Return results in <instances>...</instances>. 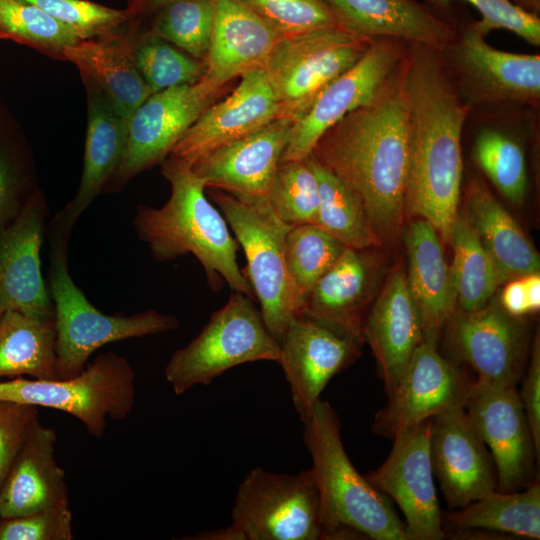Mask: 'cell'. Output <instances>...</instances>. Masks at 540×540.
Returning a JSON list of instances; mask_svg holds the SVG:
<instances>
[{"mask_svg":"<svg viewBox=\"0 0 540 540\" xmlns=\"http://www.w3.org/2000/svg\"><path fill=\"white\" fill-rule=\"evenodd\" d=\"M403 84L409 121L405 213L429 221L449 243L459 212L461 137L469 109L439 49L409 45Z\"/></svg>","mask_w":540,"mask_h":540,"instance_id":"1","label":"cell"},{"mask_svg":"<svg viewBox=\"0 0 540 540\" xmlns=\"http://www.w3.org/2000/svg\"><path fill=\"white\" fill-rule=\"evenodd\" d=\"M403 64L370 103L329 128L310 154L359 197L382 243L397 236L405 215L409 121Z\"/></svg>","mask_w":540,"mask_h":540,"instance_id":"2","label":"cell"},{"mask_svg":"<svg viewBox=\"0 0 540 540\" xmlns=\"http://www.w3.org/2000/svg\"><path fill=\"white\" fill-rule=\"evenodd\" d=\"M161 169L171 187L170 197L160 208L138 206L133 225L139 238L158 262L192 254L213 290L226 282L232 291L252 297L237 263L238 243L220 210L207 198L205 184L190 167L169 157L161 162Z\"/></svg>","mask_w":540,"mask_h":540,"instance_id":"3","label":"cell"},{"mask_svg":"<svg viewBox=\"0 0 540 540\" xmlns=\"http://www.w3.org/2000/svg\"><path fill=\"white\" fill-rule=\"evenodd\" d=\"M302 423L320 499L324 539L364 535L375 540H407L405 523L389 499L350 461L339 418L330 403L318 400Z\"/></svg>","mask_w":540,"mask_h":540,"instance_id":"4","label":"cell"},{"mask_svg":"<svg viewBox=\"0 0 540 540\" xmlns=\"http://www.w3.org/2000/svg\"><path fill=\"white\" fill-rule=\"evenodd\" d=\"M48 273L54 307L58 379L78 375L89 357L104 345L164 333L179 326L177 317L156 310L130 316L107 315L95 308L74 283L68 268L71 231L51 225Z\"/></svg>","mask_w":540,"mask_h":540,"instance_id":"5","label":"cell"},{"mask_svg":"<svg viewBox=\"0 0 540 540\" xmlns=\"http://www.w3.org/2000/svg\"><path fill=\"white\" fill-rule=\"evenodd\" d=\"M209 195L244 250L247 267L243 273L259 301L266 328L280 343L304 303L285 261V237L292 225L274 213L267 199H244L214 188Z\"/></svg>","mask_w":540,"mask_h":540,"instance_id":"6","label":"cell"},{"mask_svg":"<svg viewBox=\"0 0 540 540\" xmlns=\"http://www.w3.org/2000/svg\"><path fill=\"white\" fill-rule=\"evenodd\" d=\"M251 298L233 291L199 334L172 354L164 373L175 394H184L196 385H209L227 370L244 363L278 362L280 345Z\"/></svg>","mask_w":540,"mask_h":540,"instance_id":"7","label":"cell"},{"mask_svg":"<svg viewBox=\"0 0 540 540\" xmlns=\"http://www.w3.org/2000/svg\"><path fill=\"white\" fill-rule=\"evenodd\" d=\"M135 372L123 356L102 353L76 376L0 382V401L45 407L77 418L94 437H101L107 419L123 420L135 402Z\"/></svg>","mask_w":540,"mask_h":540,"instance_id":"8","label":"cell"},{"mask_svg":"<svg viewBox=\"0 0 540 540\" xmlns=\"http://www.w3.org/2000/svg\"><path fill=\"white\" fill-rule=\"evenodd\" d=\"M488 34L473 21L439 50L462 101L469 110L538 104L540 56L494 48Z\"/></svg>","mask_w":540,"mask_h":540,"instance_id":"9","label":"cell"},{"mask_svg":"<svg viewBox=\"0 0 540 540\" xmlns=\"http://www.w3.org/2000/svg\"><path fill=\"white\" fill-rule=\"evenodd\" d=\"M371 40L338 26L281 37L261 67L279 117H302L321 92L359 60Z\"/></svg>","mask_w":540,"mask_h":540,"instance_id":"10","label":"cell"},{"mask_svg":"<svg viewBox=\"0 0 540 540\" xmlns=\"http://www.w3.org/2000/svg\"><path fill=\"white\" fill-rule=\"evenodd\" d=\"M231 516L238 540L324 539L311 469L287 474L255 467L238 486Z\"/></svg>","mask_w":540,"mask_h":540,"instance_id":"11","label":"cell"},{"mask_svg":"<svg viewBox=\"0 0 540 540\" xmlns=\"http://www.w3.org/2000/svg\"><path fill=\"white\" fill-rule=\"evenodd\" d=\"M226 86L205 75L194 84L151 94L129 120L121 162L104 192L122 190L133 177L167 158Z\"/></svg>","mask_w":540,"mask_h":540,"instance_id":"12","label":"cell"},{"mask_svg":"<svg viewBox=\"0 0 540 540\" xmlns=\"http://www.w3.org/2000/svg\"><path fill=\"white\" fill-rule=\"evenodd\" d=\"M408 47L398 39H372L359 60L334 79L306 113L294 121L280 162L306 159L329 128L370 103L398 72Z\"/></svg>","mask_w":540,"mask_h":540,"instance_id":"13","label":"cell"},{"mask_svg":"<svg viewBox=\"0 0 540 540\" xmlns=\"http://www.w3.org/2000/svg\"><path fill=\"white\" fill-rule=\"evenodd\" d=\"M464 409L491 451L496 490L514 492L535 482L539 456L516 387L476 379L468 384Z\"/></svg>","mask_w":540,"mask_h":540,"instance_id":"14","label":"cell"},{"mask_svg":"<svg viewBox=\"0 0 540 540\" xmlns=\"http://www.w3.org/2000/svg\"><path fill=\"white\" fill-rule=\"evenodd\" d=\"M431 423L429 418L395 434L387 459L365 475L401 509L407 540L446 537L430 458Z\"/></svg>","mask_w":540,"mask_h":540,"instance_id":"15","label":"cell"},{"mask_svg":"<svg viewBox=\"0 0 540 540\" xmlns=\"http://www.w3.org/2000/svg\"><path fill=\"white\" fill-rule=\"evenodd\" d=\"M444 329L452 355L468 364L477 379L512 387L520 382L528 358L526 327L498 300L474 311L455 310Z\"/></svg>","mask_w":540,"mask_h":540,"instance_id":"16","label":"cell"},{"mask_svg":"<svg viewBox=\"0 0 540 540\" xmlns=\"http://www.w3.org/2000/svg\"><path fill=\"white\" fill-rule=\"evenodd\" d=\"M468 384L459 367L442 356L436 344L423 340L387 395V403L375 414L373 433L392 438L446 409L464 406Z\"/></svg>","mask_w":540,"mask_h":540,"instance_id":"17","label":"cell"},{"mask_svg":"<svg viewBox=\"0 0 540 540\" xmlns=\"http://www.w3.org/2000/svg\"><path fill=\"white\" fill-rule=\"evenodd\" d=\"M47 204L40 191L31 194L0 234V309L54 319V307L41 272Z\"/></svg>","mask_w":540,"mask_h":540,"instance_id":"18","label":"cell"},{"mask_svg":"<svg viewBox=\"0 0 540 540\" xmlns=\"http://www.w3.org/2000/svg\"><path fill=\"white\" fill-rule=\"evenodd\" d=\"M239 78L231 93L212 104L185 132L170 152V159L191 168L203 156L279 117L276 98L262 68Z\"/></svg>","mask_w":540,"mask_h":540,"instance_id":"19","label":"cell"},{"mask_svg":"<svg viewBox=\"0 0 540 540\" xmlns=\"http://www.w3.org/2000/svg\"><path fill=\"white\" fill-rule=\"evenodd\" d=\"M430 458L447 504L462 508L496 490L493 459L464 406L432 417Z\"/></svg>","mask_w":540,"mask_h":540,"instance_id":"20","label":"cell"},{"mask_svg":"<svg viewBox=\"0 0 540 540\" xmlns=\"http://www.w3.org/2000/svg\"><path fill=\"white\" fill-rule=\"evenodd\" d=\"M277 363L289 383L295 411L304 421L329 381L353 364L361 344L304 316L289 323Z\"/></svg>","mask_w":540,"mask_h":540,"instance_id":"21","label":"cell"},{"mask_svg":"<svg viewBox=\"0 0 540 540\" xmlns=\"http://www.w3.org/2000/svg\"><path fill=\"white\" fill-rule=\"evenodd\" d=\"M294 120L278 117L197 160L191 170L205 184L244 199H267Z\"/></svg>","mask_w":540,"mask_h":540,"instance_id":"22","label":"cell"},{"mask_svg":"<svg viewBox=\"0 0 540 540\" xmlns=\"http://www.w3.org/2000/svg\"><path fill=\"white\" fill-rule=\"evenodd\" d=\"M379 275V261L370 249L346 247L307 293L300 315L362 344L365 310Z\"/></svg>","mask_w":540,"mask_h":540,"instance_id":"23","label":"cell"},{"mask_svg":"<svg viewBox=\"0 0 540 540\" xmlns=\"http://www.w3.org/2000/svg\"><path fill=\"white\" fill-rule=\"evenodd\" d=\"M362 339L371 348L388 395L424 340L421 314L402 268L389 277L368 311Z\"/></svg>","mask_w":540,"mask_h":540,"instance_id":"24","label":"cell"},{"mask_svg":"<svg viewBox=\"0 0 540 540\" xmlns=\"http://www.w3.org/2000/svg\"><path fill=\"white\" fill-rule=\"evenodd\" d=\"M337 26L366 39L393 38L409 45L441 49L455 26L431 5L418 0H321Z\"/></svg>","mask_w":540,"mask_h":540,"instance_id":"25","label":"cell"},{"mask_svg":"<svg viewBox=\"0 0 540 540\" xmlns=\"http://www.w3.org/2000/svg\"><path fill=\"white\" fill-rule=\"evenodd\" d=\"M56 433L36 418L0 490V519L24 516L69 501L55 458Z\"/></svg>","mask_w":540,"mask_h":540,"instance_id":"26","label":"cell"},{"mask_svg":"<svg viewBox=\"0 0 540 540\" xmlns=\"http://www.w3.org/2000/svg\"><path fill=\"white\" fill-rule=\"evenodd\" d=\"M88 97V123L83 170L74 198L51 223L72 228L115 174L126 144L128 123L94 83L84 80Z\"/></svg>","mask_w":540,"mask_h":540,"instance_id":"27","label":"cell"},{"mask_svg":"<svg viewBox=\"0 0 540 540\" xmlns=\"http://www.w3.org/2000/svg\"><path fill=\"white\" fill-rule=\"evenodd\" d=\"M440 238L436 228L422 218L412 221L404 233L408 286L421 314L424 340L436 345L457 306Z\"/></svg>","mask_w":540,"mask_h":540,"instance_id":"28","label":"cell"},{"mask_svg":"<svg viewBox=\"0 0 540 540\" xmlns=\"http://www.w3.org/2000/svg\"><path fill=\"white\" fill-rule=\"evenodd\" d=\"M281 35L243 0H214L206 76L222 85L261 68Z\"/></svg>","mask_w":540,"mask_h":540,"instance_id":"29","label":"cell"},{"mask_svg":"<svg viewBox=\"0 0 540 540\" xmlns=\"http://www.w3.org/2000/svg\"><path fill=\"white\" fill-rule=\"evenodd\" d=\"M63 55L77 66L83 80L100 88L127 123L153 94L131 58L127 34L81 40L67 46Z\"/></svg>","mask_w":540,"mask_h":540,"instance_id":"30","label":"cell"},{"mask_svg":"<svg viewBox=\"0 0 540 540\" xmlns=\"http://www.w3.org/2000/svg\"><path fill=\"white\" fill-rule=\"evenodd\" d=\"M466 196L469 222L503 282L539 272L540 259L534 245L488 188L473 179Z\"/></svg>","mask_w":540,"mask_h":540,"instance_id":"31","label":"cell"},{"mask_svg":"<svg viewBox=\"0 0 540 540\" xmlns=\"http://www.w3.org/2000/svg\"><path fill=\"white\" fill-rule=\"evenodd\" d=\"M58 379L54 319L4 311L0 319V377Z\"/></svg>","mask_w":540,"mask_h":540,"instance_id":"32","label":"cell"},{"mask_svg":"<svg viewBox=\"0 0 540 540\" xmlns=\"http://www.w3.org/2000/svg\"><path fill=\"white\" fill-rule=\"evenodd\" d=\"M452 529H487L529 539L540 538V486L538 480L514 491L494 490L446 515Z\"/></svg>","mask_w":540,"mask_h":540,"instance_id":"33","label":"cell"},{"mask_svg":"<svg viewBox=\"0 0 540 540\" xmlns=\"http://www.w3.org/2000/svg\"><path fill=\"white\" fill-rule=\"evenodd\" d=\"M449 243L453 248L450 265L458 309L474 311L485 306L504 282L480 242L466 211L458 212Z\"/></svg>","mask_w":540,"mask_h":540,"instance_id":"34","label":"cell"},{"mask_svg":"<svg viewBox=\"0 0 540 540\" xmlns=\"http://www.w3.org/2000/svg\"><path fill=\"white\" fill-rule=\"evenodd\" d=\"M319 188L317 223L345 247L370 249L382 245L359 197L312 155L306 159Z\"/></svg>","mask_w":540,"mask_h":540,"instance_id":"35","label":"cell"},{"mask_svg":"<svg viewBox=\"0 0 540 540\" xmlns=\"http://www.w3.org/2000/svg\"><path fill=\"white\" fill-rule=\"evenodd\" d=\"M138 24V21H132L131 29L127 33L129 52L153 93L194 84L205 76V61L180 52L167 41L148 32L138 35Z\"/></svg>","mask_w":540,"mask_h":540,"instance_id":"36","label":"cell"},{"mask_svg":"<svg viewBox=\"0 0 540 540\" xmlns=\"http://www.w3.org/2000/svg\"><path fill=\"white\" fill-rule=\"evenodd\" d=\"M0 38L61 60L67 46L82 40L70 27L21 0H0Z\"/></svg>","mask_w":540,"mask_h":540,"instance_id":"37","label":"cell"},{"mask_svg":"<svg viewBox=\"0 0 540 540\" xmlns=\"http://www.w3.org/2000/svg\"><path fill=\"white\" fill-rule=\"evenodd\" d=\"M473 157L503 197L514 205L524 202L528 183L526 159L513 137L497 129L483 128L476 135Z\"/></svg>","mask_w":540,"mask_h":540,"instance_id":"38","label":"cell"},{"mask_svg":"<svg viewBox=\"0 0 540 540\" xmlns=\"http://www.w3.org/2000/svg\"><path fill=\"white\" fill-rule=\"evenodd\" d=\"M345 248L318 224L306 223L290 227L285 237V261L292 283L303 300Z\"/></svg>","mask_w":540,"mask_h":540,"instance_id":"39","label":"cell"},{"mask_svg":"<svg viewBox=\"0 0 540 540\" xmlns=\"http://www.w3.org/2000/svg\"><path fill=\"white\" fill-rule=\"evenodd\" d=\"M214 21V0H178L155 13L149 34L205 61Z\"/></svg>","mask_w":540,"mask_h":540,"instance_id":"40","label":"cell"},{"mask_svg":"<svg viewBox=\"0 0 540 540\" xmlns=\"http://www.w3.org/2000/svg\"><path fill=\"white\" fill-rule=\"evenodd\" d=\"M267 201L274 213L289 225L317 223L318 182L305 159L279 163Z\"/></svg>","mask_w":540,"mask_h":540,"instance_id":"41","label":"cell"},{"mask_svg":"<svg viewBox=\"0 0 540 540\" xmlns=\"http://www.w3.org/2000/svg\"><path fill=\"white\" fill-rule=\"evenodd\" d=\"M73 29L82 40L111 37L132 22L126 9H114L88 0H21Z\"/></svg>","mask_w":540,"mask_h":540,"instance_id":"42","label":"cell"},{"mask_svg":"<svg viewBox=\"0 0 540 540\" xmlns=\"http://www.w3.org/2000/svg\"><path fill=\"white\" fill-rule=\"evenodd\" d=\"M281 37L337 26L321 0H243Z\"/></svg>","mask_w":540,"mask_h":540,"instance_id":"43","label":"cell"},{"mask_svg":"<svg viewBox=\"0 0 540 540\" xmlns=\"http://www.w3.org/2000/svg\"><path fill=\"white\" fill-rule=\"evenodd\" d=\"M72 513L69 501L33 513L0 519V540H71Z\"/></svg>","mask_w":540,"mask_h":540,"instance_id":"44","label":"cell"},{"mask_svg":"<svg viewBox=\"0 0 540 540\" xmlns=\"http://www.w3.org/2000/svg\"><path fill=\"white\" fill-rule=\"evenodd\" d=\"M453 0H425L437 9H448ZM481 14L480 23L489 32L505 29L515 33L533 46L540 45V19L509 0H463Z\"/></svg>","mask_w":540,"mask_h":540,"instance_id":"45","label":"cell"},{"mask_svg":"<svg viewBox=\"0 0 540 540\" xmlns=\"http://www.w3.org/2000/svg\"><path fill=\"white\" fill-rule=\"evenodd\" d=\"M36 418V406L0 401V490Z\"/></svg>","mask_w":540,"mask_h":540,"instance_id":"46","label":"cell"},{"mask_svg":"<svg viewBox=\"0 0 540 540\" xmlns=\"http://www.w3.org/2000/svg\"><path fill=\"white\" fill-rule=\"evenodd\" d=\"M521 391L519 394L537 455L540 457V340L535 335L529 364L521 378Z\"/></svg>","mask_w":540,"mask_h":540,"instance_id":"47","label":"cell"},{"mask_svg":"<svg viewBox=\"0 0 540 540\" xmlns=\"http://www.w3.org/2000/svg\"><path fill=\"white\" fill-rule=\"evenodd\" d=\"M498 299L501 307L511 316L520 318L540 308L539 272L511 279Z\"/></svg>","mask_w":540,"mask_h":540,"instance_id":"48","label":"cell"},{"mask_svg":"<svg viewBox=\"0 0 540 540\" xmlns=\"http://www.w3.org/2000/svg\"><path fill=\"white\" fill-rule=\"evenodd\" d=\"M25 202L19 199L18 180L0 150V234L18 215Z\"/></svg>","mask_w":540,"mask_h":540,"instance_id":"49","label":"cell"},{"mask_svg":"<svg viewBox=\"0 0 540 540\" xmlns=\"http://www.w3.org/2000/svg\"><path fill=\"white\" fill-rule=\"evenodd\" d=\"M128 11L132 21H139L143 17L157 13L163 7L178 0H126Z\"/></svg>","mask_w":540,"mask_h":540,"instance_id":"50","label":"cell"},{"mask_svg":"<svg viewBox=\"0 0 540 540\" xmlns=\"http://www.w3.org/2000/svg\"><path fill=\"white\" fill-rule=\"evenodd\" d=\"M192 539L199 540H238V536L231 528V526L220 528L216 530L202 531Z\"/></svg>","mask_w":540,"mask_h":540,"instance_id":"51","label":"cell"},{"mask_svg":"<svg viewBox=\"0 0 540 540\" xmlns=\"http://www.w3.org/2000/svg\"><path fill=\"white\" fill-rule=\"evenodd\" d=\"M517 5L522 7L523 9L532 12V13H538L540 10V0H516Z\"/></svg>","mask_w":540,"mask_h":540,"instance_id":"52","label":"cell"},{"mask_svg":"<svg viewBox=\"0 0 540 540\" xmlns=\"http://www.w3.org/2000/svg\"><path fill=\"white\" fill-rule=\"evenodd\" d=\"M3 313L4 312L0 309V319H1L2 315H3Z\"/></svg>","mask_w":540,"mask_h":540,"instance_id":"53","label":"cell"}]
</instances>
